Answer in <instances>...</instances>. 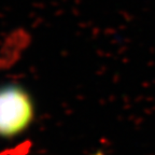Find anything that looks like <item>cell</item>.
Here are the masks:
<instances>
[{"label": "cell", "instance_id": "cell-1", "mask_svg": "<svg viewBox=\"0 0 155 155\" xmlns=\"http://www.w3.org/2000/svg\"><path fill=\"white\" fill-rule=\"evenodd\" d=\"M34 104L29 94L17 85L0 87V136L13 137L30 125Z\"/></svg>", "mask_w": 155, "mask_h": 155}]
</instances>
